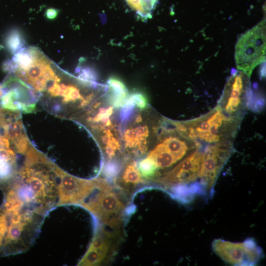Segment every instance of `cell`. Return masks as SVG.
Listing matches in <instances>:
<instances>
[{"instance_id":"cell-12","label":"cell","mask_w":266,"mask_h":266,"mask_svg":"<svg viewBox=\"0 0 266 266\" xmlns=\"http://www.w3.org/2000/svg\"><path fill=\"white\" fill-rule=\"evenodd\" d=\"M110 234L103 229H98L86 253L78 266H98L109 255L111 249Z\"/></svg>"},{"instance_id":"cell-16","label":"cell","mask_w":266,"mask_h":266,"mask_svg":"<svg viewBox=\"0 0 266 266\" xmlns=\"http://www.w3.org/2000/svg\"><path fill=\"white\" fill-rule=\"evenodd\" d=\"M121 182L127 186H135L143 182L135 163H131L126 167Z\"/></svg>"},{"instance_id":"cell-21","label":"cell","mask_w":266,"mask_h":266,"mask_svg":"<svg viewBox=\"0 0 266 266\" xmlns=\"http://www.w3.org/2000/svg\"><path fill=\"white\" fill-rule=\"evenodd\" d=\"M135 106V103L128 96L126 101L122 106L119 114L120 121L123 126L126 125L132 117Z\"/></svg>"},{"instance_id":"cell-23","label":"cell","mask_w":266,"mask_h":266,"mask_svg":"<svg viewBox=\"0 0 266 266\" xmlns=\"http://www.w3.org/2000/svg\"><path fill=\"white\" fill-rule=\"evenodd\" d=\"M120 169V164L117 160H114L106 163L103 168V172L107 176L113 178L118 174Z\"/></svg>"},{"instance_id":"cell-10","label":"cell","mask_w":266,"mask_h":266,"mask_svg":"<svg viewBox=\"0 0 266 266\" xmlns=\"http://www.w3.org/2000/svg\"><path fill=\"white\" fill-rule=\"evenodd\" d=\"M203 147L201 145L186 157L176 166L157 179L165 187L186 184L196 181L199 178L203 158Z\"/></svg>"},{"instance_id":"cell-6","label":"cell","mask_w":266,"mask_h":266,"mask_svg":"<svg viewBox=\"0 0 266 266\" xmlns=\"http://www.w3.org/2000/svg\"><path fill=\"white\" fill-rule=\"evenodd\" d=\"M253 97L250 77L238 70L228 78L217 105L227 116L242 120Z\"/></svg>"},{"instance_id":"cell-11","label":"cell","mask_w":266,"mask_h":266,"mask_svg":"<svg viewBox=\"0 0 266 266\" xmlns=\"http://www.w3.org/2000/svg\"><path fill=\"white\" fill-rule=\"evenodd\" d=\"M97 179H85L63 170L59 185L58 205H79L94 190Z\"/></svg>"},{"instance_id":"cell-17","label":"cell","mask_w":266,"mask_h":266,"mask_svg":"<svg viewBox=\"0 0 266 266\" xmlns=\"http://www.w3.org/2000/svg\"><path fill=\"white\" fill-rule=\"evenodd\" d=\"M9 228V216L0 206V258L5 256L6 243Z\"/></svg>"},{"instance_id":"cell-7","label":"cell","mask_w":266,"mask_h":266,"mask_svg":"<svg viewBox=\"0 0 266 266\" xmlns=\"http://www.w3.org/2000/svg\"><path fill=\"white\" fill-rule=\"evenodd\" d=\"M1 85L3 93L0 104L2 107L25 113L35 111L39 96L30 86L11 73L7 75Z\"/></svg>"},{"instance_id":"cell-24","label":"cell","mask_w":266,"mask_h":266,"mask_svg":"<svg viewBox=\"0 0 266 266\" xmlns=\"http://www.w3.org/2000/svg\"><path fill=\"white\" fill-rule=\"evenodd\" d=\"M135 105L140 109H144L147 105V100L144 95L140 93H134L129 96Z\"/></svg>"},{"instance_id":"cell-18","label":"cell","mask_w":266,"mask_h":266,"mask_svg":"<svg viewBox=\"0 0 266 266\" xmlns=\"http://www.w3.org/2000/svg\"><path fill=\"white\" fill-rule=\"evenodd\" d=\"M5 43L10 52L14 54L24 47L25 40L19 31L13 30L7 34Z\"/></svg>"},{"instance_id":"cell-19","label":"cell","mask_w":266,"mask_h":266,"mask_svg":"<svg viewBox=\"0 0 266 266\" xmlns=\"http://www.w3.org/2000/svg\"><path fill=\"white\" fill-rule=\"evenodd\" d=\"M129 5L141 16H148L157 0H126Z\"/></svg>"},{"instance_id":"cell-20","label":"cell","mask_w":266,"mask_h":266,"mask_svg":"<svg viewBox=\"0 0 266 266\" xmlns=\"http://www.w3.org/2000/svg\"><path fill=\"white\" fill-rule=\"evenodd\" d=\"M137 166L141 175L146 178L152 177L158 170L155 161L149 156L141 160Z\"/></svg>"},{"instance_id":"cell-9","label":"cell","mask_w":266,"mask_h":266,"mask_svg":"<svg viewBox=\"0 0 266 266\" xmlns=\"http://www.w3.org/2000/svg\"><path fill=\"white\" fill-rule=\"evenodd\" d=\"M233 142H221L204 146L203 158L199 178L206 190L212 188L221 169L233 152Z\"/></svg>"},{"instance_id":"cell-14","label":"cell","mask_w":266,"mask_h":266,"mask_svg":"<svg viewBox=\"0 0 266 266\" xmlns=\"http://www.w3.org/2000/svg\"><path fill=\"white\" fill-rule=\"evenodd\" d=\"M148 156L155 161L158 169L169 168L180 160L168 149L161 136L159 142Z\"/></svg>"},{"instance_id":"cell-25","label":"cell","mask_w":266,"mask_h":266,"mask_svg":"<svg viewBox=\"0 0 266 266\" xmlns=\"http://www.w3.org/2000/svg\"><path fill=\"white\" fill-rule=\"evenodd\" d=\"M58 14V10L56 9L51 8L46 11V16L50 19L55 18Z\"/></svg>"},{"instance_id":"cell-22","label":"cell","mask_w":266,"mask_h":266,"mask_svg":"<svg viewBox=\"0 0 266 266\" xmlns=\"http://www.w3.org/2000/svg\"><path fill=\"white\" fill-rule=\"evenodd\" d=\"M77 77L87 82H97L98 75L95 70L89 66H79L76 70Z\"/></svg>"},{"instance_id":"cell-4","label":"cell","mask_w":266,"mask_h":266,"mask_svg":"<svg viewBox=\"0 0 266 266\" xmlns=\"http://www.w3.org/2000/svg\"><path fill=\"white\" fill-rule=\"evenodd\" d=\"M79 205L92 213L102 224L110 227L121 224L125 205L103 179H97L96 188Z\"/></svg>"},{"instance_id":"cell-2","label":"cell","mask_w":266,"mask_h":266,"mask_svg":"<svg viewBox=\"0 0 266 266\" xmlns=\"http://www.w3.org/2000/svg\"><path fill=\"white\" fill-rule=\"evenodd\" d=\"M242 120L229 117L216 105L207 113L192 119L172 122L180 133L205 146L233 141Z\"/></svg>"},{"instance_id":"cell-8","label":"cell","mask_w":266,"mask_h":266,"mask_svg":"<svg viewBox=\"0 0 266 266\" xmlns=\"http://www.w3.org/2000/svg\"><path fill=\"white\" fill-rule=\"evenodd\" d=\"M212 249L222 260L235 266L255 265L264 256L262 249L252 238L240 243L217 239L213 241Z\"/></svg>"},{"instance_id":"cell-26","label":"cell","mask_w":266,"mask_h":266,"mask_svg":"<svg viewBox=\"0 0 266 266\" xmlns=\"http://www.w3.org/2000/svg\"><path fill=\"white\" fill-rule=\"evenodd\" d=\"M2 93H3L2 86L1 84H0V98L2 95Z\"/></svg>"},{"instance_id":"cell-15","label":"cell","mask_w":266,"mask_h":266,"mask_svg":"<svg viewBox=\"0 0 266 266\" xmlns=\"http://www.w3.org/2000/svg\"><path fill=\"white\" fill-rule=\"evenodd\" d=\"M109 102L115 107L122 106L128 97L127 89L122 82L115 78L108 81Z\"/></svg>"},{"instance_id":"cell-1","label":"cell","mask_w":266,"mask_h":266,"mask_svg":"<svg viewBox=\"0 0 266 266\" xmlns=\"http://www.w3.org/2000/svg\"><path fill=\"white\" fill-rule=\"evenodd\" d=\"M101 87L98 82L76 77L57 65L54 74L38 94V102L50 114L74 121L95 98Z\"/></svg>"},{"instance_id":"cell-3","label":"cell","mask_w":266,"mask_h":266,"mask_svg":"<svg viewBox=\"0 0 266 266\" xmlns=\"http://www.w3.org/2000/svg\"><path fill=\"white\" fill-rule=\"evenodd\" d=\"M31 144L23 123L21 112L5 109L0 104V160L16 163Z\"/></svg>"},{"instance_id":"cell-13","label":"cell","mask_w":266,"mask_h":266,"mask_svg":"<svg viewBox=\"0 0 266 266\" xmlns=\"http://www.w3.org/2000/svg\"><path fill=\"white\" fill-rule=\"evenodd\" d=\"M206 189L200 181H195L186 184L177 185L170 188V194L178 201L189 203L198 195H205Z\"/></svg>"},{"instance_id":"cell-5","label":"cell","mask_w":266,"mask_h":266,"mask_svg":"<svg viewBox=\"0 0 266 266\" xmlns=\"http://www.w3.org/2000/svg\"><path fill=\"white\" fill-rule=\"evenodd\" d=\"M266 27L264 19L242 34L235 45L236 67L249 77L254 69L266 59Z\"/></svg>"}]
</instances>
